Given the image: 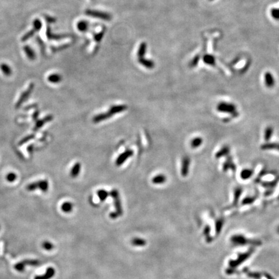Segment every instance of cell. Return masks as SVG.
<instances>
[{
  "label": "cell",
  "instance_id": "836d02e7",
  "mask_svg": "<svg viewBox=\"0 0 279 279\" xmlns=\"http://www.w3.org/2000/svg\"><path fill=\"white\" fill-rule=\"evenodd\" d=\"M39 115H40V111L38 110H36V111L34 113V114L32 115V119H33L34 121H37L38 117H39Z\"/></svg>",
  "mask_w": 279,
  "mask_h": 279
},
{
  "label": "cell",
  "instance_id": "4dcf8cb0",
  "mask_svg": "<svg viewBox=\"0 0 279 279\" xmlns=\"http://www.w3.org/2000/svg\"><path fill=\"white\" fill-rule=\"evenodd\" d=\"M87 27V23L85 21H81L78 24V28L80 31H85Z\"/></svg>",
  "mask_w": 279,
  "mask_h": 279
},
{
  "label": "cell",
  "instance_id": "d4e9b609",
  "mask_svg": "<svg viewBox=\"0 0 279 279\" xmlns=\"http://www.w3.org/2000/svg\"><path fill=\"white\" fill-rule=\"evenodd\" d=\"M204 61L205 64H208V65H214L215 63L214 57L211 55H207L204 57Z\"/></svg>",
  "mask_w": 279,
  "mask_h": 279
},
{
  "label": "cell",
  "instance_id": "9c48e42d",
  "mask_svg": "<svg viewBox=\"0 0 279 279\" xmlns=\"http://www.w3.org/2000/svg\"><path fill=\"white\" fill-rule=\"evenodd\" d=\"M81 171V163L80 162H76L72 167L70 172V175L72 178H76L80 174Z\"/></svg>",
  "mask_w": 279,
  "mask_h": 279
},
{
  "label": "cell",
  "instance_id": "ffe728a7",
  "mask_svg": "<svg viewBox=\"0 0 279 279\" xmlns=\"http://www.w3.org/2000/svg\"><path fill=\"white\" fill-rule=\"evenodd\" d=\"M203 142V140L200 137L195 138L191 142V146L193 148H197L201 146V144Z\"/></svg>",
  "mask_w": 279,
  "mask_h": 279
},
{
  "label": "cell",
  "instance_id": "9a60e30c",
  "mask_svg": "<svg viewBox=\"0 0 279 279\" xmlns=\"http://www.w3.org/2000/svg\"><path fill=\"white\" fill-rule=\"evenodd\" d=\"M0 69H1L2 71L3 72V73L5 76H11L12 73V69L11 68V67L6 64H2L1 65H0Z\"/></svg>",
  "mask_w": 279,
  "mask_h": 279
},
{
  "label": "cell",
  "instance_id": "6da1fadb",
  "mask_svg": "<svg viewBox=\"0 0 279 279\" xmlns=\"http://www.w3.org/2000/svg\"><path fill=\"white\" fill-rule=\"evenodd\" d=\"M109 195L112 197L114 200V204L115 207V211L120 216L123 215V209L122 206L121 200L120 198V193L117 189H113L110 192Z\"/></svg>",
  "mask_w": 279,
  "mask_h": 279
},
{
  "label": "cell",
  "instance_id": "1f68e13d",
  "mask_svg": "<svg viewBox=\"0 0 279 279\" xmlns=\"http://www.w3.org/2000/svg\"><path fill=\"white\" fill-rule=\"evenodd\" d=\"M272 133H273V129L271 128V127H268V129H266V135H265V138L266 139H269V138H270L271 136V134H272Z\"/></svg>",
  "mask_w": 279,
  "mask_h": 279
},
{
  "label": "cell",
  "instance_id": "3957f363",
  "mask_svg": "<svg viewBox=\"0 0 279 279\" xmlns=\"http://www.w3.org/2000/svg\"><path fill=\"white\" fill-rule=\"evenodd\" d=\"M133 155V151L131 149H127L126 151H124L117 158V159L116 160V165L117 166H122L123 163L128 159V158L131 157Z\"/></svg>",
  "mask_w": 279,
  "mask_h": 279
},
{
  "label": "cell",
  "instance_id": "7a4b0ae2",
  "mask_svg": "<svg viewBox=\"0 0 279 279\" xmlns=\"http://www.w3.org/2000/svg\"><path fill=\"white\" fill-rule=\"evenodd\" d=\"M34 84L33 83H31L29 86H28V89L24 91V92L22 93V94L20 96V98L18 100V102L16 103L15 105V108L16 109H19L21 106V105L25 102V101L28 98V97H30V95L32 93V91L34 90Z\"/></svg>",
  "mask_w": 279,
  "mask_h": 279
},
{
  "label": "cell",
  "instance_id": "30bf717a",
  "mask_svg": "<svg viewBox=\"0 0 279 279\" xmlns=\"http://www.w3.org/2000/svg\"><path fill=\"white\" fill-rule=\"evenodd\" d=\"M131 244L133 246H136V247H143L145 246L147 244V241L143 238H138V237H135L133 238L131 241Z\"/></svg>",
  "mask_w": 279,
  "mask_h": 279
},
{
  "label": "cell",
  "instance_id": "ba28073f",
  "mask_svg": "<svg viewBox=\"0 0 279 279\" xmlns=\"http://www.w3.org/2000/svg\"><path fill=\"white\" fill-rule=\"evenodd\" d=\"M127 107L126 105H113V106L110 107L109 111L113 115H114L117 113H120L125 111V110H127Z\"/></svg>",
  "mask_w": 279,
  "mask_h": 279
},
{
  "label": "cell",
  "instance_id": "e0dca14e",
  "mask_svg": "<svg viewBox=\"0 0 279 279\" xmlns=\"http://www.w3.org/2000/svg\"><path fill=\"white\" fill-rule=\"evenodd\" d=\"M61 210L64 211V213H71L73 209V204L69 202H66L61 205Z\"/></svg>",
  "mask_w": 279,
  "mask_h": 279
},
{
  "label": "cell",
  "instance_id": "8992f818",
  "mask_svg": "<svg viewBox=\"0 0 279 279\" xmlns=\"http://www.w3.org/2000/svg\"><path fill=\"white\" fill-rule=\"evenodd\" d=\"M52 120H53V116H52V115H51V114H49V115H47V117H45V118H43L41 120H37L36 123L35 124V126H34V131H38V129H40L41 127H42L43 126H44V124L45 123L49 122L52 121Z\"/></svg>",
  "mask_w": 279,
  "mask_h": 279
},
{
  "label": "cell",
  "instance_id": "8d00e7d4",
  "mask_svg": "<svg viewBox=\"0 0 279 279\" xmlns=\"http://www.w3.org/2000/svg\"><path fill=\"white\" fill-rule=\"evenodd\" d=\"M210 1H213V0H210Z\"/></svg>",
  "mask_w": 279,
  "mask_h": 279
},
{
  "label": "cell",
  "instance_id": "f546056e",
  "mask_svg": "<svg viewBox=\"0 0 279 279\" xmlns=\"http://www.w3.org/2000/svg\"><path fill=\"white\" fill-rule=\"evenodd\" d=\"M43 248L49 251V250H51L53 248V245H52V244H51L49 242H45L43 244Z\"/></svg>",
  "mask_w": 279,
  "mask_h": 279
},
{
  "label": "cell",
  "instance_id": "4316f807",
  "mask_svg": "<svg viewBox=\"0 0 279 279\" xmlns=\"http://www.w3.org/2000/svg\"><path fill=\"white\" fill-rule=\"evenodd\" d=\"M6 179L8 182H14L17 179V175L14 172H10L7 175Z\"/></svg>",
  "mask_w": 279,
  "mask_h": 279
},
{
  "label": "cell",
  "instance_id": "ac0fdd59",
  "mask_svg": "<svg viewBox=\"0 0 279 279\" xmlns=\"http://www.w3.org/2000/svg\"><path fill=\"white\" fill-rule=\"evenodd\" d=\"M39 183V189L43 192L45 193L49 189V182L47 180H42L38 181Z\"/></svg>",
  "mask_w": 279,
  "mask_h": 279
},
{
  "label": "cell",
  "instance_id": "7402d4cb",
  "mask_svg": "<svg viewBox=\"0 0 279 279\" xmlns=\"http://www.w3.org/2000/svg\"><path fill=\"white\" fill-rule=\"evenodd\" d=\"M34 137H35V135H34V134H30V135H28V136H27L25 137H24L23 139L21 140L20 142H19L18 146H20L23 145V144H25V143L28 142V141L31 140H32L33 138H34Z\"/></svg>",
  "mask_w": 279,
  "mask_h": 279
},
{
  "label": "cell",
  "instance_id": "d590c367",
  "mask_svg": "<svg viewBox=\"0 0 279 279\" xmlns=\"http://www.w3.org/2000/svg\"><path fill=\"white\" fill-rule=\"evenodd\" d=\"M23 269H24V266H23V264L22 263L21 264H18V265L16 266V269L18 271H22L23 270Z\"/></svg>",
  "mask_w": 279,
  "mask_h": 279
},
{
  "label": "cell",
  "instance_id": "5bb4252c",
  "mask_svg": "<svg viewBox=\"0 0 279 279\" xmlns=\"http://www.w3.org/2000/svg\"><path fill=\"white\" fill-rule=\"evenodd\" d=\"M61 80V76L59 74H52L48 77V81L52 84H58Z\"/></svg>",
  "mask_w": 279,
  "mask_h": 279
},
{
  "label": "cell",
  "instance_id": "484cf974",
  "mask_svg": "<svg viewBox=\"0 0 279 279\" xmlns=\"http://www.w3.org/2000/svg\"><path fill=\"white\" fill-rule=\"evenodd\" d=\"M33 25H34L33 29L36 32H38V31H40L41 29L42 24H41V22L39 20V19H36V20L34 21Z\"/></svg>",
  "mask_w": 279,
  "mask_h": 279
},
{
  "label": "cell",
  "instance_id": "83f0119b",
  "mask_svg": "<svg viewBox=\"0 0 279 279\" xmlns=\"http://www.w3.org/2000/svg\"><path fill=\"white\" fill-rule=\"evenodd\" d=\"M271 15L276 20H279V8H274L271 11Z\"/></svg>",
  "mask_w": 279,
  "mask_h": 279
},
{
  "label": "cell",
  "instance_id": "603a6c76",
  "mask_svg": "<svg viewBox=\"0 0 279 279\" xmlns=\"http://www.w3.org/2000/svg\"><path fill=\"white\" fill-rule=\"evenodd\" d=\"M37 189H39V183H38V182L31 183V184H28L27 186V189L28 191H33Z\"/></svg>",
  "mask_w": 279,
  "mask_h": 279
},
{
  "label": "cell",
  "instance_id": "2e32d148",
  "mask_svg": "<svg viewBox=\"0 0 279 279\" xmlns=\"http://www.w3.org/2000/svg\"><path fill=\"white\" fill-rule=\"evenodd\" d=\"M97 194L101 202H104L107 199V197L109 195V193H108V192L106 190H104V189H100L97 191Z\"/></svg>",
  "mask_w": 279,
  "mask_h": 279
},
{
  "label": "cell",
  "instance_id": "f1b7e54d",
  "mask_svg": "<svg viewBox=\"0 0 279 279\" xmlns=\"http://www.w3.org/2000/svg\"><path fill=\"white\" fill-rule=\"evenodd\" d=\"M35 32H36V31H35L34 30V29H32V31H30L29 32H28L27 34H25L23 36V37L22 38V39H21V40H22L23 41H25L28 40L30 38H31L34 34V33H35Z\"/></svg>",
  "mask_w": 279,
  "mask_h": 279
},
{
  "label": "cell",
  "instance_id": "44dd1931",
  "mask_svg": "<svg viewBox=\"0 0 279 279\" xmlns=\"http://www.w3.org/2000/svg\"><path fill=\"white\" fill-rule=\"evenodd\" d=\"M54 273L55 271L54 268H48L47 270L46 271L45 275L44 276H41V279H49L54 275Z\"/></svg>",
  "mask_w": 279,
  "mask_h": 279
},
{
  "label": "cell",
  "instance_id": "52a82bcc",
  "mask_svg": "<svg viewBox=\"0 0 279 279\" xmlns=\"http://www.w3.org/2000/svg\"><path fill=\"white\" fill-rule=\"evenodd\" d=\"M113 116V115L109 111H107L106 113H100V114L96 115L95 117H93V122L95 123H97L101 122L102 121H104V120H106L110 118H111Z\"/></svg>",
  "mask_w": 279,
  "mask_h": 279
},
{
  "label": "cell",
  "instance_id": "4fadbf2b",
  "mask_svg": "<svg viewBox=\"0 0 279 279\" xmlns=\"http://www.w3.org/2000/svg\"><path fill=\"white\" fill-rule=\"evenodd\" d=\"M265 83L268 87H271L275 85V79L269 72H267L265 74Z\"/></svg>",
  "mask_w": 279,
  "mask_h": 279
},
{
  "label": "cell",
  "instance_id": "277c9868",
  "mask_svg": "<svg viewBox=\"0 0 279 279\" xmlns=\"http://www.w3.org/2000/svg\"><path fill=\"white\" fill-rule=\"evenodd\" d=\"M217 109L220 112L233 113L235 111V110H236V107H235L233 104L227 103H220L217 106Z\"/></svg>",
  "mask_w": 279,
  "mask_h": 279
},
{
  "label": "cell",
  "instance_id": "d6a6232c",
  "mask_svg": "<svg viewBox=\"0 0 279 279\" xmlns=\"http://www.w3.org/2000/svg\"><path fill=\"white\" fill-rule=\"evenodd\" d=\"M109 216H110V218H111V219H117L118 218V217H120V216L118 215V214L116 212V211H113V212H111L110 214H109Z\"/></svg>",
  "mask_w": 279,
  "mask_h": 279
},
{
  "label": "cell",
  "instance_id": "d6986e66",
  "mask_svg": "<svg viewBox=\"0 0 279 279\" xmlns=\"http://www.w3.org/2000/svg\"><path fill=\"white\" fill-rule=\"evenodd\" d=\"M47 38H49V40H60V39H63V38H67L66 36H59V35H56L52 34L51 32V29L49 27H48L47 31Z\"/></svg>",
  "mask_w": 279,
  "mask_h": 279
},
{
  "label": "cell",
  "instance_id": "8fae6325",
  "mask_svg": "<svg viewBox=\"0 0 279 279\" xmlns=\"http://www.w3.org/2000/svg\"><path fill=\"white\" fill-rule=\"evenodd\" d=\"M23 50L25 51V53L26 54L27 57L29 60H33L36 58V54L34 51H33V49L31 47L28 45H25L23 47Z\"/></svg>",
  "mask_w": 279,
  "mask_h": 279
},
{
  "label": "cell",
  "instance_id": "7c38bea8",
  "mask_svg": "<svg viewBox=\"0 0 279 279\" xmlns=\"http://www.w3.org/2000/svg\"><path fill=\"white\" fill-rule=\"evenodd\" d=\"M167 178L164 175H158L153 178L152 182L154 184H162L166 182Z\"/></svg>",
  "mask_w": 279,
  "mask_h": 279
},
{
  "label": "cell",
  "instance_id": "5b68a950",
  "mask_svg": "<svg viewBox=\"0 0 279 279\" xmlns=\"http://www.w3.org/2000/svg\"><path fill=\"white\" fill-rule=\"evenodd\" d=\"M190 158L188 156H185L182 159V168H181V174L182 176L185 177L187 176L189 170V165H190Z\"/></svg>",
  "mask_w": 279,
  "mask_h": 279
},
{
  "label": "cell",
  "instance_id": "e575fe53",
  "mask_svg": "<svg viewBox=\"0 0 279 279\" xmlns=\"http://www.w3.org/2000/svg\"><path fill=\"white\" fill-rule=\"evenodd\" d=\"M45 19L46 21L49 23H54L55 22V19L50 16H45Z\"/></svg>",
  "mask_w": 279,
  "mask_h": 279
},
{
  "label": "cell",
  "instance_id": "cb8c5ba5",
  "mask_svg": "<svg viewBox=\"0 0 279 279\" xmlns=\"http://www.w3.org/2000/svg\"><path fill=\"white\" fill-rule=\"evenodd\" d=\"M252 171L249 169H244L241 172V178L243 179H248L252 175Z\"/></svg>",
  "mask_w": 279,
  "mask_h": 279
}]
</instances>
